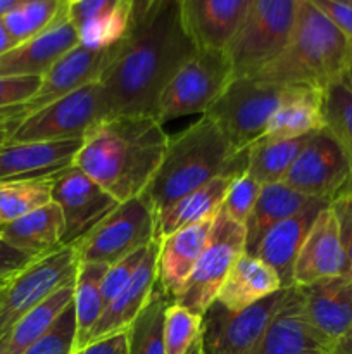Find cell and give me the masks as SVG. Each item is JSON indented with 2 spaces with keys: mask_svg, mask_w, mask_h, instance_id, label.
<instances>
[{
  "mask_svg": "<svg viewBox=\"0 0 352 354\" xmlns=\"http://www.w3.org/2000/svg\"><path fill=\"white\" fill-rule=\"evenodd\" d=\"M195 52L183 28L178 0L159 3L131 28L100 78L113 116H155L166 85Z\"/></svg>",
  "mask_w": 352,
  "mask_h": 354,
  "instance_id": "6da1fadb",
  "label": "cell"
},
{
  "mask_svg": "<svg viewBox=\"0 0 352 354\" xmlns=\"http://www.w3.org/2000/svg\"><path fill=\"white\" fill-rule=\"evenodd\" d=\"M168 144L169 137L155 116H110L83 137L72 166L117 203H124L144 194L161 166Z\"/></svg>",
  "mask_w": 352,
  "mask_h": 354,
  "instance_id": "7a4b0ae2",
  "label": "cell"
},
{
  "mask_svg": "<svg viewBox=\"0 0 352 354\" xmlns=\"http://www.w3.org/2000/svg\"><path fill=\"white\" fill-rule=\"evenodd\" d=\"M247 166L248 147L237 151L214 121L202 116L169 138L161 166L140 197L155 220L162 211L204 183L226 173L245 175Z\"/></svg>",
  "mask_w": 352,
  "mask_h": 354,
  "instance_id": "3957f363",
  "label": "cell"
},
{
  "mask_svg": "<svg viewBox=\"0 0 352 354\" xmlns=\"http://www.w3.org/2000/svg\"><path fill=\"white\" fill-rule=\"evenodd\" d=\"M351 68V41L309 0H300L295 28L285 50L251 76L275 85H314L324 88L347 75Z\"/></svg>",
  "mask_w": 352,
  "mask_h": 354,
  "instance_id": "277c9868",
  "label": "cell"
},
{
  "mask_svg": "<svg viewBox=\"0 0 352 354\" xmlns=\"http://www.w3.org/2000/svg\"><path fill=\"white\" fill-rule=\"evenodd\" d=\"M300 0H254L226 47L235 76H251L275 61L292 38Z\"/></svg>",
  "mask_w": 352,
  "mask_h": 354,
  "instance_id": "5b68a950",
  "label": "cell"
},
{
  "mask_svg": "<svg viewBox=\"0 0 352 354\" xmlns=\"http://www.w3.org/2000/svg\"><path fill=\"white\" fill-rule=\"evenodd\" d=\"M285 85L257 76H235L204 116L214 121L237 151L264 137L269 120L282 100Z\"/></svg>",
  "mask_w": 352,
  "mask_h": 354,
  "instance_id": "8992f818",
  "label": "cell"
},
{
  "mask_svg": "<svg viewBox=\"0 0 352 354\" xmlns=\"http://www.w3.org/2000/svg\"><path fill=\"white\" fill-rule=\"evenodd\" d=\"M110 116L104 85L93 82L28 114L7 144L83 140L95 124Z\"/></svg>",
  "mask_w": 352,
  "mask_h": 354,
  "instance_id": "52a82bcc",
  "label": "cell"
},
{
  "mask_svg": "<svg viewBox=\"0 0 352 354\" xmlns=\"http://www.w3.org/2000/svg\"><path fill=\"white\" fill-rule=\"evenodd\" d=\"M233 68L224 50H197L169 80L157 104L162 124L188 114H206L228 83Z\"/></svg>",
  "mask_w": 352,
  "mask_h": 354,
  "instance_id": "ba28073f",
  "label": "cell"
},
{
  "mask_svg": "<svg viewBox=\"0 0 352 354\" xmlns=\"http://www.w3.org/2000/svg\"><path fill=\"white\" fill-rule=\"evenodd\" d=\"M242 254H245V227L219 211L207 245L175 303L202 317L216 301L231 266Z\"/></svg>",
  "mask_w": 352,
  "mask_h": 354,
  "instance_id": "9c48e42d",
  "label": "cell"
},
{
  "mask_svg": "<svg viewBox=\"0 0 352 354\" xmlns=\"http://www.w3.org/2000/svg\"><path fill=\"white\" fill-rule=\"evenodd\" d=\"M154 241V214L141 197L124 201L75 245L79 263L114 265Z\"/></svg>",
  "mask_w": 352,
  "mask_h": 354,
  "instance_id": "30bf717a",
  "label": "cell"
},
{
  "mask_svg": "<svg viewBox=\"0 0 352 354\" xmlns=\"http://www.w3.org/2000/svg\"><path fill=\"white\" fill-rule=\"evenodd\" d=\"M75 245H64L38 258L0 290V339L21 317L43 303L66 286H72L78 273Z\"/></svg>",
  "mask_w": 352,
  "mask_h": 354,
  "instance_id": "8fae6325",
  "label": "cell"
},
{
  "mask_svg": "<svg viewBox=\"0 0 352 354\" xmlns=\"http://www.w3.org/2000/svg\"><path fill=\"white\" fill-rule=\"evenodd\" d=\"M285 297L286 289H280L242 311L214 301L202 315L200 354H252Z\"/></svg>",
  "mask_w": 352,
  "mask_h": 354,
  "instance_id": "7c38bea8",
  "label": "cell"
},
{
  "mask_svg": "<svg viewBox=\"0 0 352 354\" xmlns=\"http://www.w3.org/2000/svg\"><path fill=\"white\" fill-rule=\"evenodd\" d=\"M351 182V159L326 128L314 131L283 178L297 192L326 203L347 192Z\"/></svg>",
  "mask_w": 352,
  "mask_h": 354,
  "instance_id": "4fadbf2b",
  "label": "cell"
},
{
  "mask_svg": "<svg viewBox=\"0 0 352 354\" xmlns=\"http://www.w3.org/2000/svg\"><path fill=\"white\" fill-rule=\"evenodd\" d=\"M52 201L61 207L64 220L62 245H72L81 241L119 204L76 166L55 173Z\"/></svg>",
  "mask_w": 352,
  "mask_h": 354,
  "instance_id": "5bb4252c",
  "label": "cell"
},
{
  "mask_svg": "<svg viewBox=\"0 0 352 354\" xmlns=\"http://www.w3.org/2000/svg\"><path fill=\"white\" fill-rule=\"evenodd\" d=\"M183 28L197 50H226L254 0H178Z\"/></svg>",
  "mask_w": 352,
  "mask_h": 354,
  "instance_id": "9a60e30c",
  "label": "cell"
},
{
  "mask_svg": "<svg viewBox=\"0 0 352 354\" xmlns=\"http://www.w3.org/2000/svg\"><path fill=\"white\" fill-rule=\"evenodd\" d=\"M119 44L106 50H90L78 44L66 52L45 75H41L37 93L26 102L28 113H35L88 83L100 82L106 69L113 62Z\"/></svg>",
  "mask_w": 352,
  "mask_h": 354,
  "instance_id": "2e32d148",
  "label": "cell"
},
{
  "mask_svg": "<svg viewBox=\"0 0 352 354\" xmlns=\"http://www.w3.org/2000/svg\"><path fill=\"white\" fill-rule=\"evenodd\" d=\"M345 275V256L340 228L331 206L323 207L314 220L293 265V286L307 287L321 280Z\"/></svg>",
  "mask_w": 352,
  "mask_h": 354,
  "instance_id": "e0dca14e",
  "label": "cell"
},
{
  "mask_svg": "<svg viewBox=\"0 0 352 354\" xmlns=\"http://www.w3.org/2000/svg\"><path fill=\"white\" fill-rule=\"evenodd\" d=\"M78 44V31L69 19L66 2L64 10L47 30L0 55V76L45 75L55 61Z\"/></svg>",
  "mask_w": 352,
  "mask_h": 354,
  "instance_id": "ac0fdd59",
  "label": "cell"
},
{
  "mask_svg": "<svg viewBox=\"0 0 352 354\" xmlns=\"http://www.w3.org/2000/svg\"><path fill=\"white\" fill-rule=\"evenodd\" d=\"M331 349L333 344L306 320L300 287L292 286L252 354H331Z\"/></svg>",
  "mask_w": 352,
  "mask_h": 354,
  "instance_id": "d6986e66",
  "label": "cell"
},
{
  "mask_svg": "<svg viewBox=\"0 0 352 354\" xmlns=\"http://www.w3.org/2000/svg\"><path fill=\"white\" fill-rule=\"evenodd\" d=\"M157 256L159 242L152 241L130 283L114 297L113 303L104 308L102 317L90 332L86 346L100 341V339L119 334V332H126L131 322L144 310L155 283H157Z\"/></svg>",
  "mask_w": 352,
  "mask_h": 354,
  "instance_id": "ffe728a7",
  "label": "cell"
},
{
  "mask_svg": "<svg viewBox=\"0 0 352 354\" xmlns=\"http://www.w3.org/2000/svg\"><path fill=\"white\" fill-rule=\"evenodd\" d=\"M214 218L188 225L159 242L157 283L171 297L173 303L183 290L207 245Z\"/></svg>",
  "mask_w": 352,
  "mask_h": 354,
  "instance_id": "44dd1931",
  "label": "cell"
},
{
  "mask_svg": "<svg viewBox=\"0 0 352 354\" xmlns=\"http://www.w3.org/2000/svg\"><path fill=\"white\" fill-rule=\"evenodd\" d=\"M302 313L326 341L335 342L352 327V282L345 277L300 287Z\"/></svg>",
  "mask_w": 352,
  "mask_h": 354,
  "instance_id": "7402d4cb",
  "label": "cell"
},
{
  "mask_svg": "<svg viewBox=\"0 0 352 354\" xmlns=\"http://www.w3.org/2000/svg\"><path fill=\"white\" fill-rule=\"evenodd\" d=\"M326 206H330L326 201L313 199L299 213L280 221L262 237L254 256H257L278 273L282 289H289L293 286V265H295L297 254L316 216Z\"/></svg>",
  "mask_w": 352,
  "mask_h": 354,
  "instance_id": "603a6c76",
  "label": "cell"
},
{
  "mask_svg": "<svg viewBox=\"0 0 352 354\" xmlns=\"http://www.w3.org/2000/svg\"><path fill=\"white\" fill-rule=\"evenodd\" d=\"M83 140L24 142L0 147V182L40 178L72 166Z\"/></svg>",
  "mask_w": 352,
  "mask_h": 354,
  "instance_id": "cb8c5ba5",
  "label": "cell"
},
{
  "mask_svg": "<svg viewBox=\"0 0 352 354\" xmlns=\"http://www.w3.org/2000/svg\"><path fill=\"white\" fill-rule=\"evenodd\" d=\"M321 128H324L323 88L314 85H285L264 138L285 140L309 135Z\"/></svg>",
  "mask_w": 352,
  "mask_h": 354,
  "instance_id": "d4e9b609",
  "label": "cell"
},
{
  "mask_svg": "<svg viewBox=\"0 0 352 354\" xmlns=\"http://www.w3.org/2000/svg\"><path fill=\"white\" fill-rule=\"evenodd\" d=\"M237 178L238 175H233V173L219 175L211 180V182L204 183L202 187L195 189L193 192L186 194L179 201H176L173 206H169L159 216H155L154 241L161 242L162 239L188 227V225L199 223V221L216 216L221 211V206H223L228 189Z\"/></svg>",
  "mask_w": 352,
  "mask_h": 354,
  "instance_id": "484cf974",
  "label": "cell"
},
{
  "mask_svg": "<svg viewBox=\"0 0 352 354\" xmlns=\"http://www.w3.org/2000/svg\"><path fill=\"white\" fill-rule=\"evenodd\" d=\"M282 289L275 270L257 256L242 254L231 266L216 301L231 311H242Z\"/></svg>",
  "mask_w": 352,
  "mask_h": 354,
  "instance_id": "4316f807",
  "label": "cell"
},
{
  "mask_svg": "<svg viewBox=\"0 0 352 354\" xmlns=\"http://www.w3.org/2000/svg\"><path fill=\"white\" fill-rule=\"evenodd\" d=\"M62 237H64V220H62L61 207L54 201L24 214L19 220L3 225L2 228L3 241L35 258H43L64 248Z\"/></svg>",
  "mask_w": 352,
  "mask_h": 354,
  "instance_id": "83f0119b",
  "label": "cell"
},
{
  "mask_svg": "<svg viewBox=\"0 0 352 354\" xmlns=\"http://www.w3.org/2000/svg\"><path fill=\"white\" fill-rule=\"evenodd\" d=\"M311 201L313 197L297 192L283 182L262 185L257 203L245 223V252L254 256L262 237L273 227L299 213Z\"/></svg>",
  "mask_w": 352,
  "mask_h": 354,
  "instance_id": "f1b7e54d",
  "label": "cell"
},
{
  "mask_svg": "<svg viewBox=\"0 0 352 354\" xmlns=\"http://www.w3.org/2000/svg\"><path fill=\"white\" fill-rule=\"evenodd\" d=\"M72 296H75V283L62 287L43 303L28 311L0 339V354L26 353L52 327L59 315L72 303Z\"/></svg>",
  "mask_w": 352,
  "mask_h": 354,
  "instance_id": "f546056e",
  "label": "cell"
},
{
  "mask_svg": "<svg viewBox=\"0 0 352 354\" xmlns=\"http://www.w3.org/2000/svg\"><path fill=\"white\" fill-rule=\"evenodd\" d=\"M313 133L285 140L264 137L255 140L248 145L247 175H251L261 185L283 182L286 171L304 151Z\"/></svg>",
  "mask_w": 352,
  "mask_h": 354,
  "instance_id": "4dcf8cb0",
  "label": "cell"
},
{
  "mask_svg": "<svg viewBox=\"0 0 352 354\" xmlns=\"http://www.w3.org/2000/svg\"><path fill=\"white\" fill-rule=\"evenodd\" d=\"M107 265L99 263H79L75 280V296L72 306L76 315V351L85 348L92 328L95 327L102 311L106 308L102 297V279L106 275Z\"/></svg>",
  "mask_w": 352,
  "mask_h": 354,
  "instance_id": "1f68e13d",
  "label": "cell"
},
{
  "mask_svg": "<svg viewBox=\"0 0 352 354\" xmlns=\"http://www.w3.org/2000/svg\"><path fill=\"white\" fill-rule=\"evenodd\" d=\"M171 303V297L159 283H155L144 310L126 328L128 354H166L164 318Z\"/></svg>",
  "mask_w": 352,
  "mask_h": 354,
  "instance_id": "d6a6232c",
  "label": "cell"
},
{
  "mask_svg": "<svg viewBox=\"0 0 352 354\" xmlns=\"http://www.w3.org/2000/svg\"><path fill=\"white\" fill-rule=\"evenodd\" d=\"M52 182L54 175L0 182V225L52 203Z\"/></svg>",
  "mask_w": 352,
  "mask_h": 354,
  "instance_id": "836d02e7",
  "label": "cell"
},
{
  "mask_svg": "<svg viewBox=\"0 0 352 354\" xmlns=\"http://www.w3.org/2000/svg\"><path fill=\"white\" fill-rule=\"evenodd\" d=\"M66 0H19L0 19L16 45L47 30L64 10Z\"/></svg>",
  "mask_w": 352,
  "mask_h": 354,
  "instance_id": "e575fe53",
  "label": "cell"
},
{
  "mask_svg": "<svg viewBox=\"0 0 352 354\" xmlns=\"http://www.w3.org/2000/svg\"><path fill=\"white\" fill-rule=\"evenodd\" d=\"M323 120L352 162V88L345 76L323 88Z\"/></svg>",
  "mask_w": 352,
  "mask_h": 354,
  "instance_id": "d590c367",
  "label": "cell"
},
{
  "mask_svg": "<svg viewBox=\"0 0 352 354\" xmlns=\"http://www.w3.org/2000/svg\"><path fill=\"white\" fill-rule=\"evenodd\" d=\"M131 30L130 9L126 2L117 3L113 9L92 17L76 28L78 41L90 50H106L128 37Z\"/></svg>",
  "mask_w": 352,
  "mask_h": 354,
  "instance_id": "8d00e7d4",
  "label": "cell"
},
{
  "mask_svg": "<svg viewBox=\"0 0 352 354\" xmlns=\"http://www.w3.org/2000/svg\"><path fill=\"white\" fill-rule=\"evenodd\" d=\"M202 317L179 304L171 303L164 318V353L186 354L199 341Z\"/></svg>",
  "mask_w": 352,
  "mask_h": 354,
  "instance_id": "74e56055",
  "label": "cell"
},
{
  "mask_svg": "<svg viewBox=\"0 0 352 354\" xmlns=\"http://www.w3.org/2000/svg\"><path fill=\"white\" fill-rule=\"evenodd\" d=\"M76 315L72 303L24 354H72L76 351Z\"/></svg>",
  "mask_w": 352,
  "mask_h": 354,
  "instance_id": "f35d334b",
  "label": "cell"
},
{
  "mask_svg": "<svg viewBox=\"0 0 352 354\" xmlns=\"http://www.w3.org/2000/svg\"><path fill=\"white\" fill-rule=\"evenodd\" d=\"M261 183L255 182L251 175H242L235 180L228 189L226 197L223 201L221 211L226 214L230 220L237 221V223L244 225L247 223L248 216H251L252 209H254L257 197L261 194Z\"/></svg>",
  "mask_w": 352,
  "mask_h": 354,
  "instance_id": "ab89813d",
  "label": "cell"
},
{
  "mask_svg": "<svg viewBox=\"0 0 352 354\" xmlns=\"http://www.w3.org/2000/svg\"><path fill=\"white\" fill-rule=\"evenodd\" d=\"M147 248L137 249L135 252L128 254L126 258H123L121 261L114 263V265H110L109 268H107L106 275H104L102 279V297L106 306L109 303H113L114 297H116L117 294L130 283V280L133 279L135 272H137L141 259H144L145 252H147Z\"/></svg>",
  "mask_w": 352,
  "mask_h": 354,
  "instance_id": "60d3db41",
  "label": "cell"
},
{
  "mask_svg": "<svg viewBox=\"0 0 352 354\" xmlns=\"http://www.w3.org/2000/svg\"><path fill=\"white\" fill-rule=\"evenodd\" d=\"M41 76H0V109L26 104L37 93Z\"/></svg>",
  "mask_w": 352,
  "mask_h": 354,
  "instance_id": "b9f144b4",
  "label": "cell"
},
{
  "mask_svg": "<svg viewBox=\"0 0 352 354\" xmlns=\"http://www.w3.org/2000/svg\"><path fill=\"white\" fill-rule=\"evenodd\" d=\"M335 216H337L338 228H340L342 249L345 256V279L352 282V197L351 194L344 192L330 203Z\"/></svg>",
  "mask_w": 352,
  "mask_h": 354,
  "instance_id": "7bdbcfd3",
  "label": "cell"
},
{
  "mask_svg": "<svg viewBox=\"0 0 352 354\" xmlns=\"http://www.w3.org/2000/svg\"><path fill=\"white\" fill-rule=\"evenodd\" d=\"M38 258L14 248L0 237V290Z\"/></svg>",
  "mask_w": 352,
  "mask_h": 354,
  "instance_id": "ee69618b",
  "label": "cell"
},
{
  "mask_svg": "<svg viewBox=\"0 0 352 354\" xmlns=\"http://www.w3.org/2000/svg\"><path fill=\"white\" fill-rule=\"evenodd\" d=\"M314 7L321 10L352 45V3L340 0H309Z\"/></svg>",
  "mask_w": 352,
  "mask_h": 354,
  "instance_id": "f6af8a7d",
  "label": "cell"
},
{
  "mask_svg": "<svg viewBox=\"0 0 352 354\" xmlns=\"http://www.w3.org/2000/svg\"><path fill=\"white\" fill-rule=\"evenodd\" d=\"M66 2H68L69 19L78 28L92 17L113 9L124 0H66Z\"/></svg>",
  "mask_w": 352,
  "mask_h": 354,
  "instance_id": "bcb514c9",
  "label": "cell"
},
{
  "mask_svg": "<svg viewBox=\"0 0 352 354\" xmlns=\"http://www.w3.org/2000/svg\"><path fill=\"white\" fill-rule=\"evenodd\" d=\"M28 114L30 113H28L26 109V104L2 107V109H0V147L9 142V138L12 137V133L17 130V127L23 123L24 118H26Z\"/></svg>",
  "mask_w": 352,
  "mask_h": 354,
  "instance_id": "7dc6e473",
  "label": "cell"
},
{
  "mask_svg": "<svg viewBox=\"0 0 352 354\" xmlns=\"http://www.w3.org/2000/svg\"><path fill=\"white\" fill-rule=\"evenodd\" d=\"M72 354H128V337L126 332H119L110 337L100 339L85 348L78 349Z\"/></svg>",
  "mask_w": 352,
  "mask_h": 354,
  "instance_id": "c3c4849f",
  "label": "cell"
},
{
  "mask_svg": "<svg viewBox=\"0 0 352 354\" xmlns=\"http://www.w3.org/2000/svg\"><path fill=\"white\" fill-rule=\"evenodd\" d=\"M124 2H126L128 9H130L131 28H135L164 0H124Z\"/></svg>",
  "mask_w": 352,
  "mask_h": 354,
  "instance_id": "681fc988",
  "label": "cell"
},
{
  "mask_svg": "<svg viewBox=\"0 0 352 354\" xmlns=\"http://www.w3.org/2000/svg\"><path fill=\"white\" fill-rule=\"evenodd\" d=\"M331 354H352V327L335 342Z\"/></svg>",
  "mask_w": 352,
  "mask_h": 354,
  "instance_id": "f907efd6",
  "label": "cell"
},
{
  "mask_svg": "<svg viewBox=\"0 0 352 354\" xmlns=\"http://www.w3.org/2000/svg\"><path fill=\"white\" fill-rule=\"evenodd\" d=\"M14 47H16V44H14L12 38L9 37V33H7L2 19H0V55L6 54V52H9L10 48H14Z\"/></svg>",
  "mask_w": 352,
  "mask_h": 354,
  "instance_id": "816d5d0a",
  "label": "cell"
},
{
  "mask_svg": "<svg viewBox=\"0 0 352 354\" xmlns=\"http://www.w3.org/2000/svg\"><path fill=\"white\" fill-rule=\"evenodd\" d=\"M19 0H0V17L7 12V10L12 9Z\"/></svg>",
  "mask_w": 352,
  "mask_h": 354,
  "instance_id": "f5cc1de1",
  "label": "cell"
},
{
  "mask_svg": "<svg viewBox=\"0 0 352 354\" xmlns=\"http://www.w3.org/2000/svg\"><path fill=\"white\" fill-rule=\"evenodd\" d=\"M186 354H200V342H199V341H197V342H195V344H193V346H192V348H190V351H188V353H186Z\"/></svg>",
  "mask_w": 352,
  "mask_h": 354,
  "instance_id": "db71d44e",
  "label": "cell"
},
{
  "mask_svg": "<svg viewBox=\"0 0 352 354\" xmlns=\"http://www.w3.org/2000/svg\"><path fill=\"white\" fill-rule=\"evenodd\" d=\"M345 78H347L349 85H351V88H352V68L349 69V71H347V75H345Z\"/></svg>",
  "mask_w": 352,
  "mask_h": 354,
  "instance_id": "11a10c76",
  "label": "cell"
},
{
  "mask_svg": "<svg viewBox=\"0 0 352 354\" xmlns=\"http://www.w3.org/2000/svg\"><path fill=\"white\" fill-rule=\"evenodd\" d=\"M349 194H351V197H352V182H351V185H349Z\"/></svg>",
  "mask_w": 352,
  "mask_h": 354,
  "instance_id": "9f6ffc18",
  "label": "cell"
},
{
  "mask_svg": "<svg viewBox=\"0 0 352 354\" xmlns=\"http://www.w3.org/2000/svg\"><path fill=\"white\" fill-rule=\"evenodd\" d=\"M340 2H347V3H352V0H340Z\"/></svg>",
  "mask_w": 352,
  "mask_h": 354,
  "instance_id": "6f0895ef",
  "label": "cell"
},
{
  "mask_svg": "<svg viewBox=\"0 0 352 354\" xmlns=\"http://www.w3.org/2000/svg\"><path fill=\"white\" fill-rule=\"evenodd\" d=\"M2 228H3V225H0V237H2Z\"/></svg>",
  "mask_w": 352,
  "mask_h": 354,
  "instance_id": "680465c9",
  "label": "cell"
}]
</instances>
